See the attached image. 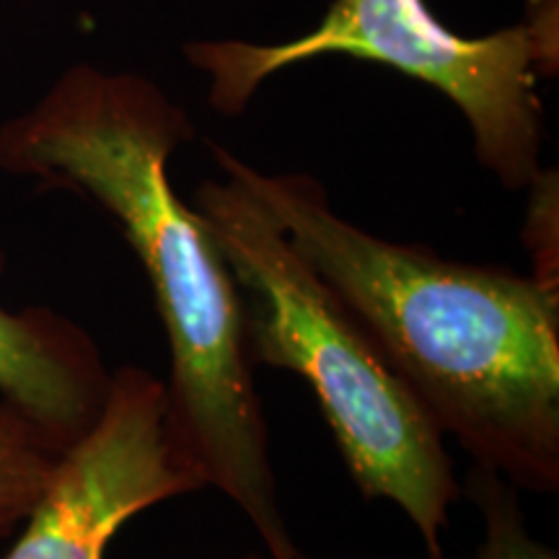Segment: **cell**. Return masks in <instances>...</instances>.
Instances as JSON below:
<instances>
[{"label": "cell", "instance_id": "cell-1", "mask_svg": "<svg viewBox=\"0 0 559 559\" xmlns=\"http://www.w3.org/2000/svg\"><path fill=\"white\" fill-rule=\"evenodd\" d=\"M198 138L190 111L148 75L75 62L0 124V171L99 205L151 285L169 342L166 430L270 559H296L241 296L207 223L171 185L169 160Z\"/></svg>", "mask_w": 559, "mask_h": 559}, {"label": "cell", "instance_id": "cell-2", "mask_svg": "<svg viewBox=\"0 0 559 559\" xmlns=\"http://www.w3.org/2000/svg\"><path fill=\"white\" fill-rule=\"evenodd\" d=\"M210 153L345 300L443 438L513 487L557 492L559 290L381 239L334 213L311 174L260 171L215 143Z\"/></svg>", "mask_w": 559, "mask_h": 559}, {"label": "cell", "instance_id": "cell-3", "mask_svg": "<svg viewBox=\"0 0 559 559\" xmlns=\"http://www.w3.org/2000/svg\"><path fill=\"white\" fill-rule=\"evenodd\" d=\"M190 202L239 288L254 368L290 370L306 381L362 498L386 500L407 515L423 559H449L451 508L464 489L443 432L241 181L205 179Z\"/></svg>", "mask_w": 559, "mask_h": 559}, {"label": "cell", "instance_id": "cell-4", "mask_svg": "<svg viewBox=\"0 0 559 559\" xmlns=\"http://www.w3.org/2000/svg\"><path fill=\"white\" fill-rule=\"evenodd\" d=\"M185 55L207 79L210 107L226 117L241 115L272 75L300 62L324 55L376 62L443 94L469 124L481 169L508 192L526 190L542 169L539 55L523 24L464 37L425 0H332L296 39H198Z\"/></svg>", "mask_w": 559, "mask_h": 559}, {"label": "cell", "instance_id": "cell-5", "mask_svg": "<svg viewBox=\"0 0 559 559\" xmlns=\"http://www.w3.org/2000/svg\"><path fill=\"white\" fill-rule=\"evenodd\" d=\"M205 481L166 430V383L140 366L111 370L96 425L62 451L3 559H107L115 536L153 506Z\"/></svg>", "mask_w": 559, "mask_h": 559}, {"label": "cell", "instance_id": "cell-6", "mask_svg": "<svg viewBox=\"0 0 559 559\" xmlns=\"http://www.w3.org/2000/svg\"><path fill=\"white\" fill-rule=\"evenodd\" d=\"M5 267L0 247V277ZM109 383L107 360L79 321L47 306L11 311L0 304V400L32 417L58 449L94 428Z\"/></svg>", "mask_w": 559, "mask_h": 559}, {"label": "cell", "instance_id": "cell-7", "mask_svg": "<svg viewBox=\"0 0 559 559\" xmlns=\"http://www.w3.org/2000/svg\"><path fill=\"white\" fill-rule=\"evenodd\" d=\"M60 456L62 449L32 417L0 400V539L21 528Z\"/></svg>", "mask_w": 559, "mask_h": 559}, {"label": "cell", "instance_id": "cell-8", "mask_svg": "<svg viewBox=\"0 0 559 559\" xmlns=\"http://www.w3.org/2000/svg\"><path fill=\"white\" fill-rule=\"evenodd\" d=\"M466 495L481 515V542L472 559H559L557 549L531 534L521 489L485 466H474Z\"/></svg>", "mask_w": 559, "mask_h": 559}, {"label": "cell", "instance_id": "cell-9", "mask_svg": "<svg viewBox=\"0 0 559 559\" xmlns=\"http://www.w3.org/2000/svg\"><path fill=\"white\" fill-rule=\"evenodd\" d=\"M528 207L523 221V247L531 257V277L559 290V177L542 169L528 181Z\"/></svg>", "mask_w": 559, "mask_h": 559}, {"label": "cell", "instance_id": "cell-10", "mask_svg": "<svg viewBox=\"0 0 559 559\" xmlns=\"http://www.w3.org/2000/svg\"><path fill=\"white\" fill-rule=\"evenodd\" d=\"M521 24L539 55V75L555 79L559 70V0H526Z\"/></svg>", "mask_w": 559, "mask_h": 559}, {"label": "cell", "instance_id": "cell-11", "mask_svg": "<svg viewBox=\"0 0 559 559\" xmlns=\"http://www.w3.org/2000/svg\"><path fill=\"white\" fill-rule=\"evenodd\" d=\"M228 559H270L267 555H260V551H249V555H241V557H228Z\"/></svg>", "mask_w": 559, "mask_h": 559}, {"label": "cell", "instance_id": "cell-12", "mask_svg": "<svg viewBox=\"0 0 559 559\" xmlns=\"http://www.w3.org/2000/svg\"><path fill=\"white\" fill-rule=\"evenodd\" d=\"M296 559H317V557H311V555H306V551H298V557Z\"/></svg>", "mask_w": 559, "mask_h": 559}]
</instances>
